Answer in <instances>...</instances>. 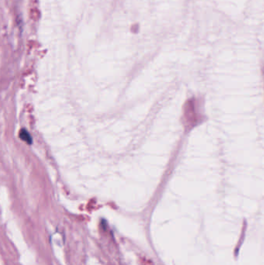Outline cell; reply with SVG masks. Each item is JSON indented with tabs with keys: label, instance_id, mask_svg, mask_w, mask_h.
<instances>
[{
	"label": "cell",
	"instance_id": "cell-1",
	"mask_svg": "<svg viewBox=\"0 0 264 265\" xmlns=\"http://www.w3.org/2000/svg\"><path fill=\"white\" fill-rule=\"evenodd\" d=\"M20 138L23 140V141H26V142L28 143V144H32V138H31V137L29 136L27 131L22 130L21 132H20Z\"/></svg>",
	"mask_w": 264,
	"mask_h": 265
}]
</instances>
